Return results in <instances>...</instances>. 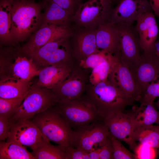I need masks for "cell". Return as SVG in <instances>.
<instances>
[{
	"mask_svg": "<svg viewBox=\"0 0 159 159\" xmlns=\"http://www.w3.org/2000/svg\"><path fill=\"white\" fill-rule=\"evenodd\" d=\"M85 96L95 106L103 121L124 111L135 101L107 79L94 85L88 83Z\"/></svg>",
	"mask_w": 159,
	"mask_h": 159,
	"instance_id": "obj_1",
	"label": "cell"
},
{
	"mask_svg": "<svg viewBox=\"0 0 159 159\" xmlns=\"http://www.w3.org/2000/svg\"><path fill=\"white\" fill-rule=\"evenodd\" d=\"M42 6L25 0L14 1L11 9V43L25 40L41 25Z\"/></svg>",
	"mask_w": 159,
	"mask_h": 159,
	"instance_id": "obj_2",
	"label": "cell"
},
{
	"mask_svg": "<svg viewBox=\"0 0 159 159\" xmlns=\"http://www.w3.org/2000/svg\"><path fill=\"white\" fill-rule=\"evenodd\" d=\"M33 59L21 48L3 49L0 56V80L12 79L31 81L40 72Z\"/></svg>",
	"mask_w": 159,
	"mask_h": 159,
	"instance_id": "obj_3",
	"label": "cell"
},
{
	"mask_svg": "<svg viewBox=\"0 0 159 159\" xmlns=\"http://www.w3.org/2000/svg\"><path fill=\"white\" fill-rule=\"evenodd\" d=\"M29 120L49 141L63 147L72 145L74 131L54 106Z\"/></svg>",
	"mask_w": 159,
	"mask_h": 159,
	"instance_id": "obj_4",
	"label": "cell"
},
{
	"mask_svg": "<svg viewBox=\"0 0 159 159\" xmlns=\"http://www.w3.org/2000/svg\"><path fill=\"white\" fill-rule=\"evenodd\" d=\"M59 100L51 89L32 85L15 113L9 119L10 125L30 120L36 115L54 106Z\"/></svg>",
	"mask_w": 159,
	"mask_h": 159,
	"instance_id": "obj_5",
	"label": "cell"
},
{
	"mask_svg": "<svg viewBox=\"0 0 159 159\" xmlns=\"http://www.w3.org/2000/svg\"><path fill=\"white\" fill-rule=\"evenodd\" d=\"M54 107L74 130L102 120L95 106L85 96L74 100H59Z\"/></svg>",
	"mask_w": 159,
	"mask_h": 159,
	"instance_id": "obj_6",
	"label": "cell"
},
{
	"mask_svg": "<svg viewBox=\"0 0 159 159\" xmlns=\"http://www.w3.org/2000/svg\"><path fill=\"white\" fill-rule=\"evenodd\" d=\"M116 24L119 32L120 60L133 76L142 59V49L135 27L126 23Z\"/></svg>",
	"mask_w": 159,
	"mask_h": 159,
	"instance_id": "obj_7",
	"label": "cell"
},
{
	"mask_svg": "<svg viewBox=\"0 0 159 159\" xmlns=\"http://www.w3.org/2000/svg\"><path fill=\"white\" fill-rule=\"evenodd\" d=\"M111 0H88L77 8L74 19L85 29H96L109 21L113 10Z\"/></svg>",
	"mask_w": 159,
	"mask_h": 159,
	"instance_id": "obj_8",
	"label": "cell"
},
{
	"mask_svg": "<svg viewBox=\"0 0 159 159\" xmlns=\"http://www.w3.org/2000/svg\"><path fill=\"white\" fill-rule=\"evenodd\" d=\"M62 38L50 42L38 49L24 52L37 65L70 64V55L67 41Z\"/></svg>",
	"mask_w": 159,
	"mask_h": 159,
	"instance_id": "obj_9",
	"label": "cell"
},
{
	"mask_svg": "<svg viewBox=\"0 0 159 159\" xmlns=\"http://www.w3.org/2000/svg\"><path fill=\"white\" fill-rule=\"evenodd\" d=\"M74 131L72 146L88 153L97 148L110 133L107 127L101 119Z\"/></svg>",
	"mask_w": 159,
	"mask_h": 159,
	"instance_id": "obj_10",
	"label": "cell"
},
{
	"mask_svg": "<svg viewBox=\"0 0 159 159\" xmlns=\"http://www.w3.org/2000/svg\"><path fill=\"white\" fill-rule=\"evenodd\" d=\"M134 116L132 110L118 112L103 121L110 133L122 141L134 150L137 145L133 138L134 130Z\"/></svg>",
	"mask_w": 159,
	"mask_h": 159,
	"instance_id": "obj_11",
	"label": "cell"
},
{
	"mask_svg": "<svg viewBox=\"0 0 159 159\" xmlns=\"http://www.w3.org/2000/svg\"><path fill=\"white\" fill-rule=\"evenodd\" d=\"M83 70L73 68L65 80L52 89L59 100H74L82 97L88 81V77Z\"/></svg>",
	"mask_w": 159,
	"mask_h": 159,
	"instance_id": "obj_12",
	"label": "cell"
},
{
	"mask_svg": "<svg viewBox=\"0 0 159 159\" xmlns=\"http://www.w3.org/2000/svg\"><path fill=\"white\" fill-rule=\"evenodd\" d=\"M152 11L148 0H121L113 9L109 21L132 24L142 14Z\"/></svg>",
	"mask_w": 159,
	"mask_h": 159,
	"instance_id": "obj_13",
	"label": "cell"
},
{
	"mask_svg": "<svg viewBox=\"0 0 159 159\" xmlns=\"http://www.w3.org/2000/svg\"><path fill=\"white\" fill-rule=\"evenodd\" d=\"M46 138L38 127L28 120L18 121L11 126L6 141L16 143L33 150Z\"/></svg>",
	"mask_w": 159,
	"mask_h": 159,
	"instance_id": "obj_14",
	"label": "cell"
},
{
	"mask_svg": "<svg viewBox=\"0 0 159 159\" xmlns=\"http://www.w3.org/2000/svg\"><path fill=\"white\" fill-rule=\"evenodd\" d=\"M108 79L127 96L139 101L140 91L132 74L121 62L120 57L117 59Z\"/></svg>",
	"mask_w": 159,
	"mask_h": 159,
	"instance_id": "obj_15",
	"label": "cell"
},
{
	"mask_svg": "<svg viewBox=\"0 0 159 159\" xmlns=\"http://www.w3.org/2000/svg\"><path fill=\"white\" fill-rule=\"evenodd\" d=\"M71 34L67 25L50 24L41 26L21 49L24 52L34 50L52 41L68 38Z\"/></svg>",
	"mask_w": 159,
	"mask_h": 159,
	"instance_id": "obj_16",
	"label": "cell"
},
{
	"mask_svg": "<svg viewBox=\"0 0 159 159\" xmlns=\"http://www.w3.org/2000/svg\"><path fill=\"white\" fill-rule=\"evenodd\" d=\"M95 35L99 50L120 56L119 32L116 24L108 21L100 25L95 29Z\"/></svg>",
	"mask_w": 159,
	"mask_h": 159,
	"instance_id": "obj_17",
	"label": "cell"
},
{
	"mask_svg": "<svg viewBox=\"0 0 159 159\" xmlns=\"http://www.w3.org/2000/svg\"><path fill=\"white\" fill-rule=\"evenodd\" d=\"M136 21L135 28L141 47L144 51L151 47L157 39L158 27L152 11L143 14Z\"/></svg>",
	"mask_w": 159,
	"mask_h": 159,
	"instance_id": "obj_18",
	"label": "cell"
},
{
	"mask_svg": "<svg viewBox=\"0 0 159 159\" xmlns=\"http://www.w3.org/2000/svg\"><path fill=\"white\" fill-rule=\"evenodd\" d=\"M70 64L51 65L40 69L36 83L39 86L52 89L65 80L72 72Z\"/></svg>",
	"mask_w": 159,
	"mask_h": 159,
	"instance_id": "obj_19",
	"label": "cell"
},
{
	"mask_svg": "<svg viewBox=\"0 0 159 159\" xmlns=\"http://www.w3.org/2000/svg\"><path fill=\"white\" fill-rule=\"evenodd\" d=\"M159 76V62L143 53L142 60L133 76L141 94Z\"/></svg>",
	"mask_w": 159,
	"mask_h": 159,
	"instance_id": "obj_20",
	"label": "cell"
},
{
	"mask_svg": "<svg viewBox=\"0 0 159 159\" xmlns=\"http://www.w3.org/2000/svg\"><path fill=\"white\" fill-rule=\"evenodd\" d=\"M131 110L134 116V130L142 126L159 124V111L154 102L140 104L139 106L134 105Z\"/></svg>",
	"mask_w": 159,
	"mask_h": 159,
	"instance_id": "obj_21",
	"label": "cell"
},
{
	"mask_svg": "<svg viewBox=\"0 0 159 159\" xmlns=\"http://www.w3.org/2000/svg\"><path fill=\"white\" fill-rule=\"evenodd\" d=\"M75 46L80 61L97 52L99 49L96 44L95 29H86L79 33L76 38Z\"/></svg>",
	"mask_w": 159,
	"mask_h": 159,
	"instance_id": "obj_22",
	"label": "cell"
},
{
	"mask_svg": "<svg viewBox=\"0 0 159 159\" xmlns=\"http://www.w3.org/2000/svg\"><path fill=\"white\" fill-rule=\"evenodd\" d=\"M31 81L12 79L0 80V97L11 99L21 97L26 94L32 85Z\"/></svg>",
	"mask_w": 159,
	"mask_h": 159,
	"instance_id": "obj_23",
	"label": "cell"
},
{
	"mask_svg": "<svg viewBox=\"0 0 159 159\" xmlns=\"http://www.w3.org/2000/svg\"><path fill=\"white\" fill-rule=\"evenodd\" d=\"M49 141L44 139L32 150L35 159H66L65 147L53 145Z\"/></svg>",
	"mask_w": 159,
	"mask_h": 159,
	"instance_id": "obj_24",
	"label": "cell"
},
{
	"mask_svg": "<svg viewBox=\"0 0 159 159\" xmlns=\"http://www.w3.org/2000/svg\"><path fill=\"white\" fill-rule=\"evenodd\" d=\"M13 0H1L0 5V39L2 43H11V9Z\"/></svg>",
	"mask_w": 159,
	"mask_h": 159,
	"instance_id": "obj_25",
	"label": "cell"
},
{
	"mask_svg": "<svg viewBox=\"0 0 159 159\" xmlns=\"http://www.w3.org/2000/svg\"><path fill=\"white\" fill-rule=\"evenodd\" d=\"M49 4L43 16L41 26L50 24L67 25L71 12L64 9L49 0Z\"/></svg>",
	"mask_w": 159,
	"mask_h": 159,
	"instance_id": "obj_26",
	"label": "cell"
},
{
	"mask_svg": "<svg viewBox=\"0 0 159 159\" xmlns=\"http://www.w3.org/2000/svg\"><path fill=\"white\" fill-rule=\"evenodd\" d=\"M0 159H35L26 147L18 143L0 142Z\"/></svg>",
	"mask_w": 159,
	"mask_h": 159,
	"instance_id": "obj_27",
	"label": "cell"
},
{
	"mask_svg": "<svg viewBox=\"0 0 159 159\" xmlns=\"http://www.w3.org/2000/svg\"><path fill=\"white\" fill-rule=\"evenodd\" d=\"M133 138L140 143L159 148V126L153 124L140 126L134 130Z\"/></svg>",
	"mask_w": 159,
	"mask_h": 159,
	"instance_id": "obj_28",
	"label": "cell"
},
{
	"mask_svg": "<svg viewBox=\"0 0 159 159\" xmlns=\"http://www.w3.org/2000/svg\"><path fill=\"white\" fill-rule=\"evenodd\" d=\"M120 56L111 54L108 58L92 69L88 82L94 85L108 79L117 58Z\"/></svg>",
	"mask_w": 159,
	"mask_h": 159,
	"instance_id": "obj_29",
	"label": "cell"
},
{
	"mask_svg": "<svg viewBox=\"0 0 159 159\" xmlns=\"http://www.w3.org/2000/svg\"><path fill=\"white\" fill-rule=\"evenodd\" d=\"M28 92L19 97L11 99L0 97V115L9 119L19 107Z\"/></svg>",
	"mask_w": 159,
	"mask_h": 159,
	"instance_id": "obj_30",
	"label": "cell"
},
{
	"mask_svg": "<svg viewBox=\"0 0 159 159\" xmlns=\"http://www.w3.org/2000/svg\"><path fill=\"white\" fill-rule=\"evenodd\" d=\"M111 54H112L98 50L96 52L79 61V66L83 69H92L107 59Z\"/></svg>",
	"mask_w": 159,
	"mask_h": 159,
	"instance_id": "obj_31",
	"label": "cell"
},
{
	"mask_svg": "<svg viewBox=\"0 0 159 159\" xmlns=\"http://www.w3.org/2000/svg\"><path fill=\"white\" fill-rule=\"evenodd\" d=\"M109 137L113 150V159H135L134 154L127 149L119 140L110 133Z\"/></svg>",
	"mask_w": 159,
	"mask_h": 159,
	"instance_id": "obj_32",
	"label": "cell"
},
{
	"mask_svg": "<svg viewBox=\"0 0 159 159\" xmlns=\"http://www.w3.org/2000/svg\"><path fill=\"white\" fill-rule=\"evenodd\" d=\"M157 97H159V79L155 82L151 83L146 87L141 93L139 102L140 104L154 102Z\"/></svg>",
	"mask_w": 159,
	"mask_h": 159,
	"instance_id": "obj_33",
	"label": "cell"
},
{
	"mask_svg": "<svg viewBox=\"0 0 159 159\" xmlns=\"http://www.w3.org/2000/svg\"><path fill=\"white\" fill-rule=\"evenodd\" d=\"M133 151L136 159H154L156 156L155 148L145 144L140 143Z\"/></svg>",
	"mask_w": 159,
	"mask_h": 159,
	"instance_id": "obj_34",
	"label": "cell"
},
{
	"mask_svg": "<svg viewBox=\"0 0 159 159\" xmlns=\"http://www.w3.org/2000/svg\"><path fill=\"white\" fill-rule=\"evenodd\" d=\"M66 159H90L89 153L72 146L65 147Z\"/></svg>",
	"mask_w": 159,
	"mask_h": 159,
	"instance_id": "obj_35",
	"label": "cell"
},
{
	"mask_svg": "<svg viewBox=\"0 0 159 159\" xmlns=\"http://www.w3.org/2000/svg\"><path fill=\"white\" fill-rule=\"evenodd\" d=\"M100 159H113V150L108 137L98 146Z\"/></svg>",
	"mask_w": 159,
	"mask_h": 159,
	"instance_id": "obj_36",
	"label": "cell"
},
{
	"mask_svg": "<svg viewBox=\"0 0 159 159\" xmlns=\"http://www.w3.org/2000/svg\"><path fill=\"white\" fill-rule=\"evenodd\" d=\"M11 126L9 119L0 115V140L5 141L8 137Z\"/></svg>",
	"mask_w": 159,
	"mask_h": 159,
	"instance_id": "obj_37",
	"label": "cell"
},
{
	"mask_svg": "<svg viewBox=\"0 0 159 159\" xmlns=\"http://www.w3.org/2000/svg\"><path fill=\"white\" fill-rule=\"evenodd\" d=\"M143 53L159 62V37L155 42Z\"/></svg>",
	"mask_w": 159,
	"mask_h": 159,
	"instance_id": "obj_38",
	"label": "cell"
},
{
	"mask_svg": "<svg viewBox=\"0 0 159 159\" xmlns=\"http://www.w3.org/2000/svg\"><path fill=\"white\" fill-rule=\"evenodd\" d=\"M62 8L72 12L77 6V0H49Z\"/></svg>",
	"mask_w": 159,
	"mask_h": 159,
	"instance_id": "obj_39",
	"label": "cell"
},
{
	"mask_svg": "<svg viewBox=\"0 0 159 159\" xmlns=\"http://www.w3.org/2000/svg\"><path fill=\"white\" fill-rule=\"evenodd\" d=\"M149 2L154 14L159 17V0H150Z\"/></svg>",
	"mask_w": 159,
	"mask_h": 159,
	"instance_id": "obj_40",
	"label": "cell"
},
{
	"mask_svg": "<svg viewBox=\"0 0 159 159\" xmlns=\"http://www.w3.org/2000/svg\"><path fill=\"white\" fill-rule=\"evenodd\" d=\"M89 154L90 159H100L98 147L89 152Z\"/></svg>",
	"mask_w": 159,
	"mask_h": 159,
	"instance_id": "obj_41",
	"label": "cell"
},
{
	"mask_svg": "<svg viewBox=\"0 0 159 159\" xmlns=\"http://www.w3.org/2000/svg\"><path fill=\"white\" fill-rule=\"evenodd\" d=\"M155 105L159 110V99L156 102Z\"/></svg>",
	"mask_w": 159,
	"mask_h": 159,
	"instance_id": "obj_42",
	"label": "cell"
},
{
	"mask_svg": "<svg viewBox=\"0 0 159 159\" xmlns=\"http://www.w3.org/2000/svg\"><path fill=\"white\" fill-rule=\"evenodd\" d=\"M121 0H111L112 3L113 2H117L118 3Z\"/></svg>",
	"mask_w": 159,
	"mask_h": 159,
	"instance_id": "obj_43",
	"label": "cell"
},
{
	"mask_svg": "<svg viewBox=\"0 0 159 159\" xmlns=\"http://www.w3.org/2000/svg\"><path fill=\"white\" fill-rule=\"evenodd\" d=\"M77 0L78 1H79L80 0Z\"/></svg>",
	"mask_w": 159,
	"mask_h": 159,
	"instance_id": "obj_44",
	"label": "cell"
}]
</instances>
